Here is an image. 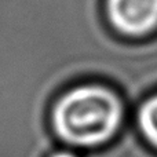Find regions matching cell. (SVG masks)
Here are the masks:
<instances>
[{"mask_svg": "<svg viewBox=\"0 0 157 157\" xmlns=\"http://www.w3.org/2000/svg\"><path fill=\"white\" fill-rule=\"evenodd\" d=\"M134 109L113 84L81 80L54 98L48 124L61 146L86 153L110 145L121 134Z\"/></svg>", "mask_w": 157, "mask_h": 157, "instance_id": "obj_1", "label": "cell"}, {"mask_svg": "<svg viewBox=\"0 0 157 157\" xmlns=\"http://www.w3.org/2000/svg\"><path fill=\"white\" fill-rule=\"evenodd\" d=\"M103 15L124 40L144 41L157 35V0H103Z\"/></svg>", "mask_w": 157, "mask_h": 157, "instance_id": "obj_2", "label": "cell"}, {"mask_svg": "<svg viewBox=\"0 0 157 157\" xmlns=\"http://www.w3.org/2000/svg\"><path fill=\"white\" fill-rule=\"evenodd\" d=\"M132 120L142 141L157 153V90L135 106Z\"/></svg>", "mask_w": 157, "mask_h": 157, "instance_id": "obj_3", "label": "cell"}, {"mask_svg": "<svg viewBox=\"0 0 157 157\" xmlns=\"http://www.w3.org/2000/svg\"><path fill=\"white\" fill-rule=\"evenodd\" d=\"M47 157H84L83 153L73 150L71 147L66 146H58L57 149H54Z\"/></svg>", "mask_w": 157, "mask_h": 157, "instance_id": "obj_4", "label": "cell"}]
</instances>
